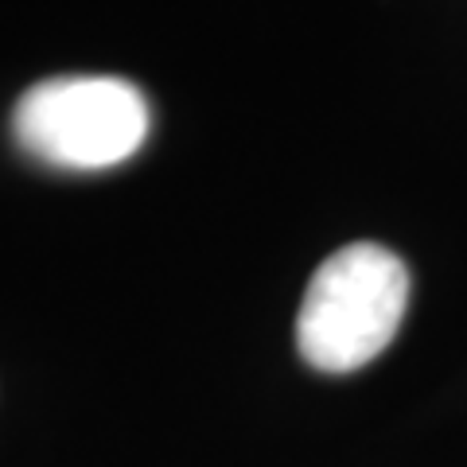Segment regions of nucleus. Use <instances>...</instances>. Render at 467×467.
<instances>
[{"label": "nucleus", "instance_id": "f257e3e1", "mask_svg": "<svg viewBox=\"0 0 467 467\" xmlns=\"http://www.w3.org/2000/svg\"><path fill=\"white\" fill-rule=\"evenodd\" d=\"M409 304V269L378 242L335 250L316 269L296 316V347L308 367L350 374L393 343Z\"/></svg>", "mask_w": 467, "mask_h": 467}, {"label": "nucleus", "instance_id": "f03ea898", "mask_svg": "<svg viewBox=\"0 0 467 467\" xmlns=\"http://www.w3.org/2000/svg\"><path fill=\"white\" fill-rule=\"evenodd\" d=\"M12 137L39 164L106 171L140 152L149 101L113 75H58L27 86L12 109Z\"/></svg>", "mask_w": 467, "mask_h": 467}]
</instances>
